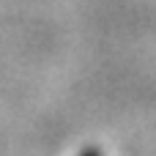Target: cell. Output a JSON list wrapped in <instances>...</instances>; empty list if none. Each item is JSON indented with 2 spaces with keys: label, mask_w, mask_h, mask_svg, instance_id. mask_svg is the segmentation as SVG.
Wrapping results in <instances>:
<instances>
[{
  "label": "cell",
  "mask_w": 156,
  "mask_h": 156,
  "mask_svg": "<svg viewBox=\"0 0 156 156\" xmlns=\"http://www.w3.org/2000/svg\"><path fill=\"white\" fill-rule=\"evenodd\" d=\"M80 156H104V154H101V151H96V148H85Z\"/></svg>",
  "instance_id": "1"
}]
</instances>
